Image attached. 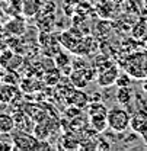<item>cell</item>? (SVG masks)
Instances as JSON below:
<instances>
[{
  "label": "cell",
  "instance_id": "9c48e42d",
  "mask_svg": "<svg viewBox=\"0 0 147 151\" xmlns=\"http://www.w3.org/2000/svg\"><path fill=\"white\" fill-rule=\"evenodd\" d=\"M134 90L131 89V86H127V87H118V90H117V93H115V99H117V102L119 103V105H122V106H128L130 103L133 102V99H134Z\"/></svg>",
  "mask_w": 147,
  "mask_h": 151
},
{
  "label": "cell",
  "instance_id": "8992f818",
  "mask_svg": "<svg viewBox=\"0 0 147 151\" xmlns=\"http://www.w3.org/2000/svg\"><path fill=\"white\" fill-rule=\"evenodd\" d=\"M118 76H119L118 74V68L115 65H111L109 68H106V70H101L99 76L96 77V81L102 87H109L112 84H115Z\"/></svg>",
  "mask_w": 147,
  "mask_h": 151
},
{
  "label": "cell",
  "instance_id": "277c9868",
  "mask_svg": "<svg viewBox=\"0 0 147 151\" xmlns=\"http://www.w3.org/2000/svg\"><path fill=\"white\" fill-rule=\"evenodd\" d=\"M19 97H20V92L16 87V84H10V83L0 84V103L10 105Z\"/></svg>",
  "mask_w": 147,
  "mask_h": 151
},
{
  "label": "cell",
  "instance_id": "30bf717a",
  "mask_svg": "<svg viewBox=\"0 0 147 151\" xmlns=\"http://www.w3.org/2000/svg\"><path fill=\"white\" fill-rule=\"evenodd\" d=\"M4 31L13 37H19L22 34H25V22L20 18H13L12 20H9L4 26Z\"/></svg>",
  "mask_w": 147,
  "mask_h": 151
},
{
  "label": "cell",
  "instance_id": "5bb4252c",
  "mask_svg": "<svg viewBox=\"0 0 147 151\" xmlns=\"http://www.w3.org/2000/svg\"><path fill=\"white\" fill-rule=\"evenodd\" d=\"M131 83H133V78L127 73L125 74H119L118 78H117V81H115V84L118 87H127V86H131Z\"/></svg>",
  "mask_w": 147,
  "mask_h": 151
},
{
  "label": "cell",
  "instance_id": "7a4b0ae2",
  "mask_svg": "<svg viewBox=\"0 0 147 151\" xmlns=\"http://www.w3.org/2000/svg\"><path fill=\"white\" fill-rule=\"evenodd\" d=\"M12 142L15 145V150H35L38 144V138L35 135L29 134L28 131H18L12 135Z\"/></svg>",
  "mask_w": 147,
  "mask_h": 151
},
{
  "label": "cell",
  "instance_id": "3957f363",
  "mask_svg": "<svg viewBox=\"0 0 147 151\" xmlns=\"http://www.w3.org/2000/svg\"><path fill=\"white\" fill-rule=\"evenodd\" d=\"M130 129L137 135H147V111H135L130 119Z\"/></svg>",
  "mask_w": 147,
  "mask_h": 151
},
{
  "label": "cell",
  "instance_id": "8fae6325",
  "mask_svg": "<svg viewBox=\"0 0 147 151\" xmlns=\"http://www.w3.org/2000/svg\"><path fill=\"white\" fill-rule=\"evenodd\" d=\"M15 128V118L6 112H0V134H12Z\"/></svg>",
  "mask_w": 147,
  "mask_h": 151
},
{
  "label": "cell",
  "instance_id": "52a82bcc",
  "mask_svg": "<svg viewBox=\"0 0 147 151\" xmlns=\"http://www.w3.org/2000/svg\"><path fill=\"white\" fill-rule=\"evenodd\" d=\"M42 3L39 0H22V13L28 18L37 16L41 12Z\"/></svg>",
  "mask_w": 147,
  "mask_h": 151
},
{
  "label": "cell",
  "instance_id": "ba28073f",
  "mask_svg": "<svg viewBox=\"0 0 147 151\" xmlns=\"http://www.w3.org/2000/svg\"><path fill=\"white\" fill-rule=\"evenodd\" d=\"M91 127L95 132H104L106 128H109L108 125V118L106 113H95L91 115Z\"/></svg>",
  "mask_w": 147,
  "mask_h": 151
},
{
  "label": "cell",
  "instance_id": "ac0fdd59",
  "mask_svg": "<svg viewBox=\"0 0 147 151\" xmlns=\"http://www.w3.org/2000/svg\"><path fill=\"white\" fill-rule=\"evenodd\" d=\"M143 90H144V92L147 93V77L144 78V80H143Z\"/></svg>",
  "mask_w": 147,
  "mask_h": 151
},
{
  "label": "cell",
  "instance_id": "4fadbf2b",
  "mask_svg": "<svg viewBox=\"0 0 147 151\" xmlns=\"http://www.w3.org/2000/svg\"><path fill=\"white\" fill-rule=\"evenodd\" d=\"M22 64V57L19 55H12V58L9 60V63H7V65L4 67L6 70H9V71H15V68H18L19 65Z\"/></svg>",
  "mask_w": 147,
  "mask_h": 151
},
{
  "label": "cell",
  "instance_id": "7c38bea8",
  "mask_svg": "<svg viewBox=\"0 0 147 151\" xmlns=\"http://www.w3.org/2000/svg\"><path fill=\"white\" fill-rule=\"evenodd\" d=\"M73 106H79V108H83L86 103H88V96L85 93H82L80 90H76V92H73V93H70V96H69V99H67Z\"/></svg>",
  "mask_w": 147,
  "mask_h": 151
},
{
  "label": "cell",
  "instance_id": "6da1fadb",
  "mask_svg": "<svg viewBox=\"0 0 147 151\" xmlns=\"http://www.w3.org/2000/svg\"><path fill=\"white\" fill-rule=\"evenodd\" d=\"M108 118V125L109 129L114 132H125L130 128V119L131 115L128 111L122 109V108H111L108 109L106 113Z\"/></svg>",
  "mask_w": 147,
  "mask_h": 151
},
{
  "label": "cell",
  "instance_id": "e0dca14e",
  "mask_svg": "<svg viewBox=\"0 0 147 151\" xmlns=\"http://www.w3.org/2000/svg\"><path fill=\"white\" fill-rule=\"evenodd\" d=\"M66 113H67V115H79V113H80V109H76V108H74V109H67Z\"/></svg>",
  "mask_w": 147,
  "mask_h": 151
},
{
  "label": "cell",
  "instance_id": "9a60e30c",
  "mask_svg": "<svg viewBox=\"0 0 147 151\" xmlns=\"http://www.w3.org/2000/svg\"><path fill=\"white\" fill-rule=\"evenodd\" d=\"M16 80H18V76H16L15 71H12V74H7L3 77V81H4V83H10V84H16V83H18Z\"/></svg>",
  "mask_w": 147,
  "mask_h": 151
},
{
  "label": "cell",
  "instance_id": "2e32d148",
  "mask_svg": "<svg viewBox=\"0 0 147 151\" xmlns=\"http://www.w3.org/2000/svg\"><path fill=\"white\" fill-rule=\"evenodd\" d=\"M15 150L13 142H7V141H0V151H10Z\"/></svg>",
  "mask_w": 147,
  "mask_h": 151
},
{
  "label": "cell",
  "instance_id": "5b68a950",
  "mask_svg": "<svg viewBox=\"0 0 147 151\" xmlns=\"http://www.w3.org/2000/svg\"><path fill=\"white\" fill-rule=\"evenodd\" d=\"M95 77V70L92 68H80V70H74L73 73L70 74V80L77 89L85 87V84L92 80Z\"/></svg>",
  "mask_w": 147,
  "mask_h": 151
}]
</instances>
